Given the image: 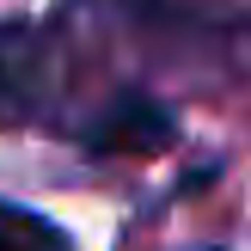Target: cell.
I'll return each mask as SVG.
<instances>
[{
    "label": "cell",
    "mask_w": 251,
    "mask_h": 251,
    "mask_svg": "<svg viewBox=\"0 0 251 251\" xmlns=\"http://www.w3.org/2000/svg\"><path fill=\"white\" fill-rule=\"evenodd\" d=\"M172 135H178V123H172L166 104H153L141 92H123L110 110H98V123L86 129V147L92 153H153Z\"/></svg>",
    "instance_id": "cell-1"
},
{
    "label": "cell",
    "mask_w": 251,
    "mask_h": 251,
    "mask_svg": "<svg viewBox=\"0 0 251 251\" xmlns=\"http://www.w3.org/2000/svg\"><path fill=\"white\" fill-rule=\"evenodd\" d=\"M0 251H74L68 233L55 221H43L37 208H19V202H0Z\"/></svg>",
    "instance_id": "cell-2"
}]
</instances>
